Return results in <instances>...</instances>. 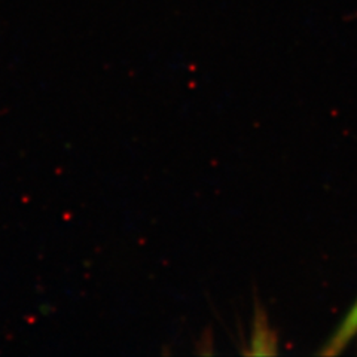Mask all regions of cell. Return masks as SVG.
Wrapping results in <instances>:
<instances>
[{"mask_svg": "<svg viewBox=\"0 0 357 357\" xmlns=\"http://www.w3.org/2000/svg\"><path fill=\"white\" fill-rule=\"evenodd\" d=\"M357 335V301L354 305L350 308L349 314L344 317V320L340 323L338 328L331 335V338L323 345L320 350V354L323 356H333L340 354L349 342Z\"/></svg>", "mask_w": 357, "mask_h": 357, "instance_id": "cell-2", "label": "cell"}, {"mask_svg": "<svg viewBox=\"0 0 357 357\" xmlns=\"http://www.w3.org/2000/svg\"><path fill=\"white\" fill-rule=\"evenodd\" d=\"M278 353V337L271 328L268 314L261 304V301L255 299L253 325L249 342L248 354L252 356H274Z\"/></svg>", "mask_w": 357, "mask_h": 357, "instance_id": "cell-1", "label": "cell"}]
</instances>
